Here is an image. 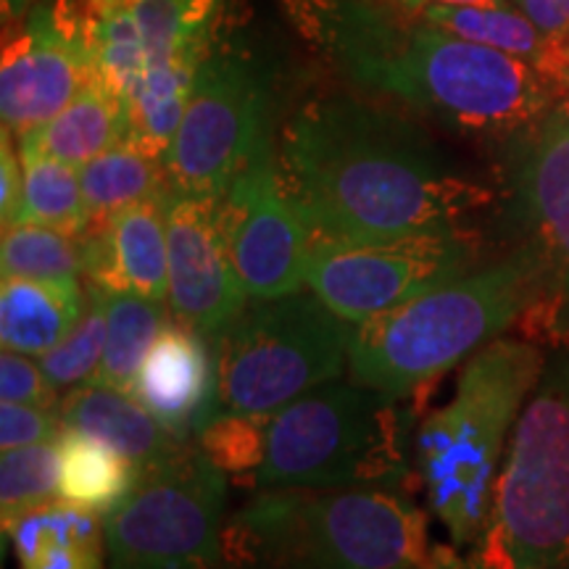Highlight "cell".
<instances>
[{
  "label": "cell",
  "instance_id": "6da1fadb",
  "mask_svg": "<svg viewBox=\"0 0 569 569\" xmlns=\"http://www.w3.org/2000/svg\"><path fill=\"white\" fill-rule=\"evenodd\" d=\"M284 196L311 243L459 234L488 190L459 174L401 113L348 96L298 106L277 153Z\"/></svg>",
  "mask_w": 569,
  "mask_h": 569
},
{
  "label": "cell",
  "instance_id": "2e32d148",
  "mask_svg": "<svg viewBox=\"0 0 569 569\" xmlns=\"http://www.w3.org/2000/svg\"><path fill=\"white\" fill-rule=\"evenodd\" d=\"M132 396L174 438L198 436L219 415L209 340L177 319L163 325L142 359Z\"/></svg>",
  "mask_w": 569,
  "mask_h": 569
},
{
  "label": "cell",
  "instance_id": "836d02e7",
  "mask_svg": "<svg viewBox=\"0 0 569 569\" xmlns=\"http://www.w3.org/2000/svg\"><path fill=\"white\" fill-rule=\"evenodd\" d=\"M63 422L59 409L30 407V403H0V448L17 451L24 446L59 440Z\"/></svg>",
  "mask_w": 569,
  "mask_h": 569
},
{
  "label": "cell",
  "instance_id": "7a4b0ae2",
  "mask_svg": "<svg viewBox=\"0 0 569 569\" xmlns=\"http://www.w3.org/2000/svg\"><path fill=\"white\" fill-rule=\"evenodd\" d=\"M327 67L367 96L469 134H515L551 111L532 63L467 42L396 0H282Z\"/></svg>",
  "mask_w": 569,
  "mask_h": 569
},
{
  "label": "cell",
  "instance_id": "4dcf8cb0",
  "mask_svg": "<svg viewBox=\"0 0 569 569\" xmlns=\"http://www.w3.org/2000/svg\"><path fill=\"white\" fill-rule=\"evenodd\" d=\"M59 480V440L3 451V459H0V519H3V530L19 517H24L27 511L56 501Z\"/></svg>",
  "mask_w": 569,
  "mask_h": 569
},
{
  "label": "cell",
  "instance_id": "277c9868",
  "mask_svg": "<svg viewBox=\"0 0 569 569\" xmlns=\"http://www.w3.org/2000/svg\"><path fill=\"white\" fill-rule=\"evenodd\" d=\"M543 365L532 340L496 338L469 356L451 401L419 419L415 486L459 549L478 551L486 538L498 459Z\"/></svg>",
  "mask_w": 569,
  "mask_h": 569
},
{
  "label": "cell",
  "instance_id": "9c48e42d",
  "mask_svg": "<svg viewBox=\"0 0 569 569\" xmlns=\"http://www.w3.org/2000/svg\"><path fill=\"white\" fill-rule=\"evenodd\" d=\"M224 472L188 443L142 469L103 517L106 569H217L227 522Z\"/></svg>",
  "mask_w": 569,
  "mask_h": 569
},
{
  "label": "cell",
  "instance_id": "5bb4252c",
  "mask_svg": "<svg viewBox=\"0 0 569 569\" xmlns=\"http://www.w3.org/2000/svg\"><path fill=\"white\" fill-rule=\"evenodd\" d=\"M222 230L232 267L251 301L301 290L311 234L284 196L269 138L222 198Z\"/></svg>",
  "mask_w": 569,
  "mask_h": 569
},
{
  "label": "cell",
  "instance_id": "8d00e7d4",
  "mask_svg": "<svg viewBox=\"0 0 569 569\" xmlns=\"http://www.w3.org/2000/svg\"><path fill=\"white\" fill-rule=\"evenodd\" d=\"M538 71L553 88L559 84V88L569 90V30L549 40V51H546Z\"/></svg>",
  "mask_w": 569,
  "mask_h": 569
},
{
  "label": "cell",
  "instance_id": "ba28073f",
  "mask_svg": "<svg viewBox=\"0 0 569 569\" xmlns=\"http://www.w3.org/2000/svg\"><path fill=\"white\" fill-rule=\"evenodd\" d=\"M353 325L317 293L248 301L243 315L211 338L217 407L230 415L269 417L348 365Z\"/></svg>",
  "mask_w": 569,
  "mask_h": 569
},
{
  "label": "cell",
  "instance_id": "7c38bea8",
  "mask_svg": "<svg viewBox=\"0 0 569 569\" xmlns=\"http://www.w3.org/2000/svg\"><path fill=\"white\" fill-rule=\"evenodd\" d=\"M98 77L84 0H40L6 40L0 117L13 138L40 130Z\"/></svg>",
  "mask_w": 569,
  "mask_h": 569
},
{
  "label": "cell",
  "instance_id": "ac0fdd59",
  "mask_svg": "<svg viewBox=\"0 0 569 569\" xmlns=\"http://www.w3.org/2000/svg\"><path fill=\"white\" fill-rule=\"evenodd\" d=\"M59 417L63 427L101 440L119 457L132 461L140 472L177 457L190 443L174 438L134 396L98 382L74 388L63 396Z\"/></svg>",
  "mask_w": 569,
  "mask_h": 569
},
{
  "label": "cell",
  "instance_id": "30bf717a",
  "mask_svg": "<svg viewBox=\"0 0 569 569\" xmlns=\"http://www.w3.org/2000/svg\"><path fill=\"white\" fill-rule=\"evenodd\" d=\"M267 140L264 77L243 48L219 32L163 159L172 193L222 201Z\"/></svg>",
  "mask_w": 569,
  "mask_h": 569
},
{
  "label": "cell",
  "instance_id": "d6986e66",
  "mask_svg": "<svg viewBox=\"0 0 569 569\" xmlns=\"http://www.w3.org/2000/svg\"><path fill=\"white\" fill-rule=\"evenodd\" d=\"M3 536L19 569H106L103 517L63 498L27 511Z\"/></svg>",
  "mask_w": 569,
  "mask_h": 569
},
{
  "label": "cell",
  "instance_id": "44dd1931",
  "mask_svg": "<svg viewBox=\"0 0 569 569\" xmlns=\"http://www.w3.org/2000/svg\"><path fill=\"white\" fill-rule=\"evenodd\" d=\"M19 138L32 140L42 153L80 169L130 140V106L124 92L96 77L59 117Z\"/></svg>",
  "mask_w": 569,
  "mask_h": 569
},
{
  "label": "cell",
  "instance_id": "d590c367",
  "mask_svg": "<svg viewBox=\"0 0 569 569\" xmlns=\"http://www.w3.org/2000/svg\"><path fill=\"white\" fill-rule=\"evenodd\" d=\"M501 3L522 11L549 40L569 30V0H501Z\"/></svg>",
  "mask_w": 569,
  "mask_h": 569
},
{
  "label": "cell",
  "instance_id": "d6a6232c",
  "mask_svg": "<svg viewBox=\"0 0 569 569\" xmlns=\"http://www.w3.org/2000/svg\"><path fill=\"white\" fill-rule=\"evenodd\" d=\"M0 403L59 409L61 396L48 386L38 361H32L27 353L3 351L0 356Z\"/></svg>",
  "mask_w": 569,
  "mask_h": 569
},
{
  "label": "cell",
  "instance_id": "7402d4cb",
  "mask_svg": "<svg viewBox=\"0 0 569 569\" xmlns=\"http://www.w3.org/2000/svg\"><path fill=\"white\" fill-rule=\"evenodd\" d=\"M203 56L206 51H193L156 61L124 92L130 106V140L142 151L167 159L193 96Z\"/></svg>",
  "mask_w": 569,
  "mask_h": 569
},
{
  "label": "cell",
  "instance_id": "8992f818",
  "mask_svg": "<svg viewBox=\"0 0 569 569\" xmlns=\"http://www.w3.org/2000/svg\"><path fill=\"white\" fill-rule=\"evenodd\" d=\"M427 398L325 382L267 417L264 461L248 486L401 488L415 482V432Z\"/></svg>",
  "mask_w": 569,
  "mask_h": 569
},
{
  "label": "cell",
  "instance_id": "60d3db41",
  "mask_svg": "<svg viewBox=\"0 0 569 569\" xmlns=\"http://www.w3.org/2000/svg\"><path fill=\"white\" fill-rule=\"evenodd\" d=\"M557 109L561 111V117H565V119H567V122H569V96L565 98V101H561V103L557 106Z\"/></svg>",
  "mask_w": 569,
  "mask_h": 569
},
{
  "label": "cell",
  "instance_id": "e0dca14e",
  "mask_svg": "<svg viewBox=\"0 0 569 569\" xmlns=\"http://www.w3.org/2000/svg\"><path fill=\"white\" fill-rule=\"evenodd\" d=\"M167 198L134 203L82 234L84 280L113 293H140L153 301H167Z\"/></svg>",
  "mask_w": 569,
  "mask_h": 569
},
{
  "label": "cell",
  "instance_id": "52a82bcc",
  "mask_svg": "<svg viewBox=\"0 0 569 569\" xmlns=\"http://www.w3.org/2000/svg\"><path fill=\"white\" fill-rule=\"evenodd\" d=\"M475 569H569V346L546 359L496 480Z\"/></svg>",
  "mask_w": 569,
  "mask_h": 569
},
{
  "label": "cell",
  "instance_id": "74e56055",
  "mask_svg": "<svg viewBox=\"0 0 569 569\" xmlns=\"http://www.w3.org/2000/svg\"><path fill=\"white\" fill-rule=\"evenodd\" d=\"M409 569H475V567L469 559H461L457 551L440 549L436 559L425 561V565H419V567H409Z\"/></svg>",
  "mask_w": 569,
  "mask_h": 569
},
{
  "label": "cell",
  "instance_id": "b9f144b4",
  "mask_svg": "<svg viewBox=\"0 0 569 569\" xmlns=\"http://www.w3.org/2000/svg\"><path fill=\"white\" fill-rule=\"evenodd\" d=\"M469 561H472V559H469ZM472 567H475V565H472Z\"/></svg>",
  "mask_w": 569,
  "mask_h": 569
},
{
  "label": "cell",
  "instance_id": "f546056e",
  "mask_svg": "<svg viewBox=\"0 0 569 569\" xmlns=\"http://www.w3.org/2000/svg\"><path fill=\"white\" fill-rule=\"evenodd\" d=\"M88 284V309L80 319V325L61 340L59 346L48 353L38 356V365L51 386L61 398L74 388L90 386L98 377L106 348V303L103 290L96 282L84 280Z\"/></svg>",
  "mask_w": 569,
  "mask_h": 569
},
{
  "label": "cell",
  "instance_id": "4316f807",
  "mask_svg": "<svg viewBox=\"0 0 569 569\" xmlns=\"http://www.w3.org/2000/svg\"><path fill=\"white\" fill-rule=\"evenodd\" d=\"M148 67L180 53L209 51L222 32L224 0H124Z\"/></svg>",
  "mask_w": 569,
  "mask_h": 569
},
{
  "label": "cell",
  "instance_id": "ffe728a7",
  "mask_svg": "<svg viewBox=\"0 0 569 569\" xmlns=\"http://www.w3.org/2000/svg\"><path fill=\"white\" fill-rule=\"evenodd\" d=\"M88 309L82 280L40 282L6 277L0 284V343L3 351L42 356L80 325Z\"/></svg>",
  "mask_w": 569,
  "mask_h": 569
},
{
  "label": "cell",
  "instance_id": "5b68a950",
  "mask_svg": "<svg viewBox=\"0 0 569 569\" xmlns=\"http://www.w3.org/2000/svg\"><path fill=\"white\" fill-rule=\"evenodd\" d=\"M540 296V264L530 248L465 272L403 306L353 325L348 369L361 386L419 396L467 356L509 330Z\"/></svg>",
  "mask_w": 569,
  "mask_h": 569
},
{
  "label": "cell",
  "instance_id": "3957f363",
  "mask_svg": "<svg viewBox=\"0 0 569 569\" xmlns=\"http://www.w3.org/2000/svg\"><path fill=\"white\" fill-rule=\"evenodd\" d=\"M438 551L401 488H264L227 517L217 569H409Z\"/></svg>",
  "mask_w": 569,
  "mask_h": 569
},
{
  "label": "cell",
  "instance_id": "e575fe53",
  "mask_svg": "<svg viewBox=\"0 0 569 569\" xmlns=\"http://www.w3.org/2000/svg\"><path fill=\"white\" fill-rule=\"evenodd\" d=\"M24 190V169H21L19 148L13 146V132L3 127L0 134V219L3 227H11L21 206Z\"/></svg>",
  "mask_w": 569,
  "mask_h": 569
},
{
  "label": "cell",
  "instance_id": "603a6c76",
  "mask_svg": "<svg viewBox=\"0 0 569 569\" xmlns=\"http://www.w3.org/2000/svg\"><path fill=\"white\" fill-rule=\"evenodd\" d=\"M80 182L90 230L106 224L113 213L130 209L134 203L172 193L163 159L142 151L132 140L119 142L117 148L80 167Z\"/></svg>",
  "mask_w": 569,
  "mask_h": 569
},
{
  "label": "cell",
  "instance_id": "d4e9b609",
  "mask_svg": "<svg viewBox=\"0 0 569 569\" xmlns=\"http://www.w3.org/2000/svg\"><path fill=\"white\" fill-rule=\"evenodd\" d=\"M59 496L106 517L134 488L140 469L101 440L63 427L59 436Z\"/></svg>",
  "mask_w": 569,
  "mask_h": 569
},
{
  "label": "cell",
  "instance_id": "9a60e30c",
  "mask_svg": "<svg viewBox=\"0 0 569 569\" xmlns=\"http://www.w3.org/2000/svg\"><path fill=\"white\" fill-rule=\"evenodd\" d=\"M169 311L206 340L243 315L248 298L222 230V201L169 193Z\"/></svg>",
  "mask_w": 569,
  "mask_h": 569
},
{
  "label": "cell",
  "instance_id": "83f0119b",
  "mask_svg": "<svg viewBox=\"0 0 569 569\" xmlns=\"http://www.w3.org/2000/svg\"><path fill=\"white\" fill-rule=\"evenodd\" d=\"M425 19L438 24L440 30L457 34L467 42L493 48L540 67L549 51V38L538 30L522 11L507 3L496 6H425L419 9Z\"/></svg>",
  "mask_w": 569,
  "mask_h": 569
},
{
  "label": "cell",
  "instance_id": "ab89813d",
  "mask_svg": "<svg viewBox=\"0 0 569 569\" xmlns=\"http://www.w3.org/2000/svg\"><path fill=\"white\" fill-rule=\"evenodd\" d=\"M34 3H40V0H3V19L6 21H21Z\"/></svg>",
  "mask_w": 569,
  "mask_h": 569
},
{
  "label": "cell",
  "instance_id": "4fadbf2b",
  "mask_svg": "<svg viewBox=\"0 0 569 569\" xmlns=\"http://www.w3.org/2000/svg\"><path fill=\"white\" fill-rule=\"evenodd\" d=\"M522 198L540 264V296L519 325L525 336L553 346H569V122L551 109L530 127L517 163Z\"/></svg>",
  "mask_w": 569,
  "mask_h": 569
},
{
  "label": "cell",
  "instance_id": "1f68e13d",
  "mask_svg": "<svg viewBox=\"0 0 569 569\" xmlns=\"http://www.w3.org/2000/svg\"><path fill=\"white\" fill-rule=\"evenodd\" d=\"M196 438L206 457L224 475L243 480L264 461L267 417L219 411Z\"/></svg>",
  "mask_w": 569,
  "mask_h": 569
},
{
  "label": "cell",
  "instance_id": "f1b7e54d",
  "mask_svg": "<svg viewBox=\"0 0 569 569\" xmlns=\"http://www.w3.org/2000/svg\"><path fill=\"white\" fill-rule=\"evenodd\" d=\"M0 272L3 280H84V238L42 224L3 227Z\"/></svg>",
  "mask_w": 569,
  "mask_h": 569
},
{
  "label": "cell",
  "instance_id": "8fae6325",
  "mask_svg": "<svg viewBox=\"0 0 569 569\" xmlns=\"http://www.w3.org/2000/svg\"><path fill=\"white\" fill-rule=\"evenodd\" d=\"M472 251L459 234H425L393 243H311L306 284L343 317L361 325L469 272Z\"/></svg>",
  "mask_w": 569,
  "mask_h": 569
},
{
  "label": "cell",
  "instance_id": "f35d334b",
  "mask_svg": "<svg viewBox=\"0 0 569 569\" xmlns=\"http://www.w3.org/2000/svg\"><path fill=\"white\" fill-rule=\"evenodd\" d=\"M396 3L407 6V9H425V6H496L501 0H396Z\"/></svg>",
  "mask_w": 569,
  "mask_h": 569
},
{
  "label": "cell",
  "instance_id": "484cf974",
  "mask_svg": "<svg viewBox=\"0 0 569 569\" xmlns=\"http://www.w3.org/2000/svg\"><path fill=\"white\" fill-rule=\"evenodd\" d=\"M103 303L106 348L101 369L92 382L132 396L134 377L140 372L142 359L151 351L161 327L169 322L167 301H153V298L140 293L103 290Z\"/></svg>",
  "mask_w": 569,
  "mask_h": 569
},
{
  "label": "cell",
  "instance_id": "cb8c5ba5",
  "mask_svg": "<svg viewBox=\"0 0 569 569\" xmlns=\"http://www.w3.org/2000/svg\"><path fill=\"white\" fill-rule=\"evenodd\" d=\"M17 148L24 169V190L13 224H42L69 234H88L90 217L80 169L42 153L27 138H17Z\"/></svg>",
  "mask_w": 569,
  "mask_h": 569
}]
</instances>
